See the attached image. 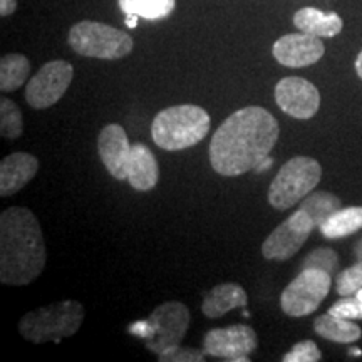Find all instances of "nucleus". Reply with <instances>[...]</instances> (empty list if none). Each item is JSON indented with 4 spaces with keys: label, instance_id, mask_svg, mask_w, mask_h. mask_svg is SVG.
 Instances as JSON below:
<instances>
[{
    "label": "nucleus",
    "instance_id": "f257e3e1",
    "mask_svg": "<svg viewBox=\"0 0 362 362\" xmlns=\"http://www.w3.org/2000/svg\"><path fill=\"white\" fill-rule=\"evenodd\" d=\"M279 121L260 106L230 115L210 143V163L216 173L240 176L255 170L279 139Z\"/></svg>",
    "mask_w": 362,
    "mask_h": 362
},
{
    "label": "nucleus",
    "instance_id": "f03ea898",
    "mask_svg": "<svg viewBox=\"0 0 362 362\" xmlns=\"http://www.w3.org/2000/svg\"><path fill=\"white\" fill-rule=\"evenodd\" d=\"M47 250L37 216L29 208L11 206L0 215V282L29 285L42 274Z\"/></svg>",
    "mask_w": 362,
    "mask_h": 362
},
{
    "label": "nucleus",
    "instance_id": "7ed1b4c3",
    "mask_svg": "<svg viewBox=\"0 0 362 362\" xmlns=\"http://www.w3.org/2000/svg\"><path fill=\"white\" fill-rule=\"evenodd\" d=\"M210 131V116L200 106L181 104L158 112L151 124V136L161 149L181 151L198 144Z\"/></svg>",
    "mask_w": 362,
    "mask_h": 362
},
{
    "label": "nucleus",
    "instance_id": "20e7f679",
    "mask_svg": "<svg viewBox=\"0 0 362 362\" xmlns=\"http://www.w3.org/2000/svg\"><path fill=\"white\" fill-rule=\"evenodd\" d=\"M83 320L84 307L78 300H62L27 312L19 322V332L34 344L61 342V339L74 336Z\"/></svg>",
    "mask_w": 362,
    "mask_h": 362
},
{
    "label": "nucleus",
    "instance_id": "39448f33",
    "mask_svg": "<svg viewBox=\"0 0 362 362\" xmlns=\"http://www.w3.org/2000/svg\"><path fill=\"white\" fill-rule=\"evenodd\" d=\"M69 45L79 56L116 61L133 51V39L124 30L94 21H81L69 30Z\"/></svg>",
    "mask_w": 362,
    "mask_h": 362
},
{
    "label": "nucleus",
    "instance_id": "423d86ee",
    "mask_svg": "<svg viewBox=\"0 0 362 362\" xmlns=\"http://www.w3.org/2000/svg\"><path fill=\"white\" fill-rule=\"evenodd\" d=\"M322 168L319 161L309 156L288 160L275 175L269 189V203L277 210H288L319 185Z\"/></svg>",
    "mask_w": 362,
    "mask_h": 362
},
{
    "label": "nucleus",
    "instance_id": "0eeeda50",
    "mask_svg": "<svg viewBox=\"0 0 362 362\" xmlns=\"http://www.w3.org/2000/svg\"><path fill=\"white\" fill-rule=\"evenodd\" d=\"M332 275L317 269H302L300 274L284 288L280 307L291 317H305L314 314L329 296Z\"/></svg>",
    "mask_w": 362,
    "mask_h": 362
},
{
    "label": "nucleus",
    "instance_id": "6e6552de",
    "mask_svg": "<svg viewBox=\"0 0 362 362\" xmlns=\"http://www.w3.org/2000/svg\"><path fill=\"white\" fill-rule=\"evenodd\" d=\"M148 322L151 325V337L144 342L149 351L160 356L183 341L189 327V310L181 302H165L151 312Z\"/></svg>",
    "mask_w": 362,
    "mask_h": 362
},
{
    "label": "nucleus",
    "instance_id": "1a4fd4ad",
    "mask_svg": "<svg viewBox=\"0 0 362 362\" xmlns=\"http://www.w3.org/2000/svg\"><path fill=\"white\" fill-rule=\"evenodd\" d=\"M74 78V67L67 61H51L34 74L25 88V101L34 110H47L61 101Z\"/></svg>",
    "mask_w": 362,
    "mask_h": 362
},
{
    "label": "nucleus",
    "instance_id": "9d476101",
    "mask_svg": "<svg viewBox=\"0 0 362 362\" xmlns=\"http://www.w3.org/2000/svg\"><path fill=\"white\" fill-rule=\"evenodd\" d=\"M315 223L302 208L282 221L262 243V255L267 260L285 262L292 259L307 242Z\"/></svg>",
    "mask_w": 362,
    "mask_h": 362
},
{
    "label": "nucleus",
    "instance_id": "9b49d317",
    "mask_svg": "<svg viewBox=\"0 0 362 362\" xmlns=\"http://www.w3.org/2000/svg\"><path fill=\"white\" fill-rule=\"evenodd\" d=\"M257 346L259 337L255 330L243 324L208 330L203 337V349L208 356L233 362L250 361L248 356L257 349Z\"/></svg>",
    "mask_w": 362,
    "mask_h": 362
},
{
    "label": "nucleus",
    "instance_id": "f8f14e48",
    "mask_svg": "<svg viewBox=\"0 0 362 362\" xmlns=\"http://www.w3.org/2000/svg\"><path fill=\"white\" fill-rule=\"evenodd\" d=\"M275 101L285 115L296 119H310L320 107V94L310 81L291 76L275 86Z\"/></svg>",
    "mask_w": 362,
    "mask_h": 362
},
{
    "label": "nucleus",
    "instance_id": "ddd939ff",
    "mask_svg": "<svg viewBox=\"0 0 362 362\" xmlns=\"http://www.w3.org/2000/svg\"><path fill=\"white\" fill-rule=\"evenodd\" d=\"M274 57L282 66L307 67L315 64L324 56L325 47L320 37L312 34H287L280 37L272 47Z\"/></svg>",
    "mask_w": 362,
    "mask_h": 362
},
{
    "label": "nucleus",
    "instance_id": "4468645a",
    "mask_svg": "<svg viewBox=\"0 0 362 362\" xmlns=\"http://www.w3.org/2000/svg\"><path fill=\"white\" fill-rule=\"evenodd\" d=\"M128 134L123 126L107 124L104 126L98 138V153L103 165L110 171L112 178L124 181L128 180V160L131 155Z\"/></svg>",
    "mask_w": 362,
    "mask_h": 362
},
{
    "label": "nucleus",
    "instance_id": "2eb2a0df",
    "mask_svg": "<svg viewBox=\"0 0 362 362\" xmlns=\"http://www.w3.org/2000/svg\"><path fill=\"white\" fill-rule=\"evenodd\" d=\"M39 161L30 153H12L0 163V194L12 197L37 175Z\"/></svg>",
    "mask_w": 362,
    "mask_h": 362
},
{
    "label": "nucleus",
    "instance_id": "dca6fc26",
    "mask_svg": "<svg viewBox=\"0 0 362 362\" xmlns=\"http://www.w3.org/2000/svg\"><path fill=\"white\" fill-rule=\"evenodd\" d=\"M160 180V168L153 151L146 144L136 143L131 146L128 160V181L138 192H149Z\"/></svg>",
    "mask_w": 362,
    "mask_h": 362
},
{
    "label": "nucleus",
    "instance_id": "f3484780",
    "mask_svg": "<svg viewBox=\"0 0 362 362\" xmlns=\"http://www.w3.org/2000/svg\"><path fill=\"white\" fill-rule=\"evenodd\" d=\"M248 302L247 292L238 284H221L211 288L203 300L202 310L208 319H218L230 310L245 307Z\"/></svg>",
    "mask_w": 362,
    "mask_h": 362
},
{
    "label": "nucleus",
    "instance_id": "a211bd4d",
    "mask_svg": "<svg viewBox=\"0 0 362 362\" xmlns=\"http://www.w3.org/2000/svg\"><path fill=\"white\" fill-rule=\"evenodd\" d=\"M293 25L300 33L317 37H336L342 30L344 22L336 12L325 13L315 7H304L293 16Z\"/></svg>",
    "mask_w": 362,
    "mask_h": 362
},
{
    "label": "nucleus",
    "instance_id": "6ab92c4d",
    "mask_svg": "<svg viewBox=\"0 0 362 362\" xmlns=\"http://www.w3.org/2000/svg\"><path fill=\"white\" fill-rule=\"evenodd\" d=\"M315 332L320 337L327 339V341L337 342V344H351L359 341L362 336V330L354 320L342 319V317L324 314L317 317L314 322Z\"/></svg>",
    "mask_w": 362,
    "mask_h": 362
},
{
    "label": "nucleus",
    "instance_id": "aec40b11",
    "mask_svg": "<svg viewBox=\"0 0 362 362\" xmlns=\"http://www.w3.org/2000/svg\"><path fill=\"white\" fill-rule=\"evenodd\" d=\"M362 228V206H347L337 210L319 226L325 238L336 240L349 237Z\"/></svg>",
    "mask_w": 362,
    "mask_h": 362
},
{
    "label": "nucleus",
    "instance_id": "412c9836",
    "mask_svg": "<svg viewBox=\"0 0 362 362\" xmlns=\"http://www.w3.org/2000/svg\"><path fill=\"white\" fill-rule=\"evenodd\" d=\"M30 62L22 54H7L0 59V89L12 93L19 89L29 78Z\"/></svg>",
    "mask_w": 362,
    "mask_h": 362
},
{
    "label": "nucleus",
    "instance_id": "4be33fe9",
    "mask_svg": "<svg viewBox=\"0 0 362 362\" xmlns=\"http://www.w3.org/2000/svg\"><path fill=\"white\" fill-rule=\"evenodd\" d=\"M126 16L133 13L139 19L160 21L175 11L176 0H117Z\"/></svg>",
    "mask_w": 362,
    "mask_h": 362
},
{
    "label": "nucleus",
    "instance_id": "5701e85b",
    "mask_svg": "<svg viewBox=\"0 0 362 362\" xmlns=\"http://www.w3.org/2000/svg\"><path fill=\"white\" fill-rule=\"evenodd\" d=\"M300 208L310 216L317 228H319L329 216H332L337 210H341L342 203L336 194L327 192H317L307 194L304 202H302Z\"/></svg>",
    "mask_w": 362,
    "mask_h": 362
},
{
    "label": "nucleus",
    "instance_id": "b1692460",
    "mask_svg": "<svg viewBox=\"0 0 362 362\" xmlns=\"http://www.w3.org/2000/svg\"><path fill=\"white\" fill-rule=\"evenodd\" d=\"M24 131L22 112L16 103L11 99H0V134L6 139H17Z\"/></svg>",
    "mask_w": 362,
    "mask_h": 362
},
{
    "label": "nucleus",
    "instance_id": "393cba45",
    "mask_svg": "<svg viewBox=\"0 0 362 362\" xmlns=\"http://www.w3.org/2000/svg\"><path fill=\"white\" fill-rule=\"evenodd\" d=\"M302 269H317L327 272L329 275H336L339 270V255L332 248H315L302 262Z\"/></svg>",
    "mask_w": 362,
    "mask_h": 362
},
{
    "label": "nucleus",
    "instance_id": "a878e982",
    "mask_svg": "<svg viewBox=\"0 0 362 362\" xmlns=\"http://www.w3.org/2000/svg\"><path fill=\"white\" fill-rule=\"evenodd\" d=\"M337 293L341 297L356 296L362 288V260L337 275Z\"/></svg>",
    "mask_w": 362,
    "mask_h": 362
},
{
    "label": "nucleus",
    "instance_id": "bb28decb",
    "mask_svg": "<svg viewBox=\"0 0 362 362\" xmlns=\"http://www.w3.org/2000/svg\"><path fill=\"white\" fill-rule=\"evenodd\" d=\"M322 359L320 349L315 342L302 341L296 344L287 354L284 356V362H317Z\"/></svg>",
    "mask_w": 362,
    "mask_h": 362
},
{
    "label": "nucleus",
    "instance_id": "cd10ccee",
    "mask_svg": "<svg viewBox=\"0 0 362 362\" xmlns=\"http://www.w3.org/2000/svg\"><path fill=\"white\" fill-rule=\"evenodd\" d=\"M329 314L342 317V319L359 320L362 319V300L357 296L342 297V300L330 307Z\"/></svg>",
    "mask_w": 362,
    "mask_h": 362
},
{
    "label": "nucleus",
    "instance_id": "c85d7f7f",
    "mask_svg": "<svg viewBox=\"0 0 362 362\" xmlns=\"http://www.w3.org/2000/svg\"><path fill=\"white\" fill-rule=\"evenodd\" d=\"M206 352L205 349L198 351V349H188V347H171V349L165 351L163 354L158 356V361L161 362H202L205 359Z\"/></svg>",
    "mask_w": 362,
    "mask_h": 362
},
{
    "label": "nucleus",
    "instance_id": "c756f323",
    "mask_svg": "<svg viewBox=\"0 0 362 362\" xmlns=\"http://www.w3.org/2000/svg\"><path fill=\"white\" fill-rule=\"evenodd\" d=\"M128 330L131 334H134V336L144 339V341H148L151 337V325H149L148 320H139V322L131 324Z\"/></svg>",
    "mask_w": 362,
    "mask_h": 362
},
{
    "label": "nucleus",
    "instance_id": "7c9ffc66",
    "mask_svg": "<svg viewBox=\"0 0 362 362\" xmlns=\"http://www.w3.org/2000/svg\"><path fill=\"white\" fill-rule=\"evenodd\" d=\"M17 0H0V16L8 17L16 12Z\"/></svg>",
    "mask_w": 362,
    "mask_h": 362
},
{
    "label": "nucleus",
    "instance_id": "2f4dec72",
    "mask_svg": "<svg viewBox=\"0 0 362 362\" xmlns=\"http://www.w3.org/2000/svg\"><path fill=\"white\" fill-rule=\"evenodd\" d=\"M138 16H133V13H129V16H126V25L129 27V29H134L136 25H138Z\"/></svg>",
    "mask_w": 362,
    "mask_h": 362
},
{
    "label": "nucleus",
    "instance_id": "473e14b6",
    "mask_svg": "<svg viewBox=\"0 0 362 362\" xmlns=\"http://www.w3.org/2000/svg\"><path fill=\"white\" fill-rule=\"evenodd\" d=\"M272 163H274V161H272V158H270V156H267V158H265V160H264V161H262L259 166H257V168H255V171H262V170H269V166L272 165Z\"/></svg>",
    "mask_w": 362,
    "mask_h": 362
},
{
    "label": "nucleus",
    "instance_id": "72a5a7b5",
    "mask_svg": "<svg viewBox=\"0 0 362 362\" xmlns=\"http://www.w3.org/2000/svg\"><path fill=\"white\" fill-rule=\"evenodd\" d=\"M356 72H357V76L362 79V51L359 52V56H357V59H356Z\"/></svg>",
    "mask_w": 362,
    "mask_h": 362
},
{
    "label": "nucleus",
    "instance_id": "f704fd0d",
    "mask_svg": "<svg viewBox=\"0 0 362 362\" xmlns=\"http://www.w3.org/2000/svg\"><path fill=\"white\" fill-rule=\"evenodd\" d=\"M354 255L357 257V260H362V238L357 240V243L354 245Z\"/></svg>",
    "mask_w": 362,
    "mask_h": 362
}]
</instances>
